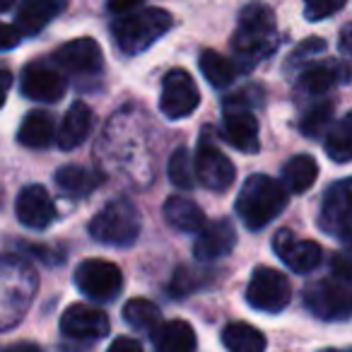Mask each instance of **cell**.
<instances>
[{"label": "cell", "instance_id": "836d02e7", "mask_svg": "<svg viewBox=\"0 0 352 352\" xmlns=\"http://www.w3.org/2000/svg\"><path fill=\"white\" fill-rule=\"evenodd\" d=\"M331 265H333V273H336V280L352 283V254H336Z\"/></svg>", "mask_w": 352, "mask_h": 352}, {"label": "cell", "instance_id": "4dcf8cb0", "mask_svg": "<svg viewBox=\"0 0 352 352\" xmlns=\"http://www.w3.org/2000/svg\"><path fill=\"white\" fill-rule=\"evenodd\" d=\"M333 116V102H318L316 107H311L299 121V131L307 138H318L328 131V123Z\"/></svg>", "mask_w": 352, "mask_h": 352}, {"label": "cell", "instance_id": "d6a6232c", "mask_svg": "<svg viewBox=\"0 0 352 352\" xmlns=\"http://www.w3.org/2000/svg\"><path fill=\"white\" fill-rule=\"evenodd\" d=\"M345 3L347 0H304V17L309 22H321L342 10Z\"/></svg>", "mask_w": 352, "mask_h": 352}, {"label": "cell", "instance_id": "6da1fadb", "mask_svg": "<svg viewBox=\"0 0 352 352\" xmlns=\"http://www.w3.org/2000/svg\"><path fill=\"white\" fill-rule=\"evenodd\" d=\"M275 49H278V27L273 10L263 3H249L239 12V25L232 39L236 60L244 68H251L258 60L268 58Z\"/></svg>", "mask_w": 352, "mask_h": 352}, {"label": "cell", "instance_id": "4fadbf2b", "mask_svg": "<svg viewBox=\"0 0 352 352\" xmlns=\"http://www.w3.org/2000/svg\"><path fill=\"white\" fill-rule=\"evenodd\" d=\"M54 63L58 65L60 70H65V73L94 75V73H99L102 65H104L102 46H99L94 39H89V36L73 39L56 51Z\"/></svg>", "mask_w": 352, "mask_h": 352}, {"label": "cell", "instance_id": "d4e9b609", "mask_svg": "<svg viewBox=\"0 0 352 352\" xmlns=\"http://www.w3.org/2000/svg\"><path fill=\"white\" fill-rule=\"evenodd\" d=\"M318 164L311 155H297L285 164L283 186L287 193H307L316 184Z\"/></svg>", "mask_w": 352, "mask_h": 352}, {"label": "cell", "instance_id": "e0dca14e", "mask_svg": "<svg viewBox=\"0 0 352 352\" xmlns=\"http://www.w3.org/2000/svg\"><path fill=\"white\" fill-rule=\"evenodd\" d=\"M236 244V232L230 220H212L206 222L193 246V254L198 261H217L232 254Z\"/></svg>", "mask_w": 352, "mask_h": 352}, {"label": "cell", "instance_id": "603a6c76", "mask_svg": "<svg viewBox=\"0 0 352 352\" xmlns=\"http://www.w3.org/2000/svg\"><path fill=\"white\" fill-rule=\"evenodd\" d=\"M164 220L179 232H201L206 227V212L198 203L184 196H171L164 201Z\"/></svg>", "mask_w": 352, "mask_h": 352}, {"label": "cell", "instance_id": "ab89813d", "mask_svg": "<svg viewBox=\"0 0 352 352\" xmlns=\"http://www.w3.org/2000/svg\"><path fill=\"white\" fill-rule=\"evenodd\" d=\"M3 352H44L36 342H15V345L6 347Z\"/></svg>", "mask_w": 352, "mask_h": 352}, {"label": "cell", "instance_id": "ffe728a7", "mask_svg": "<svg viewBox=\"0 0 352 352\" xmlns=\"http://www.w3.org/2000/svg\"><path fill=\"white\" fill-rule=\"evenodd\" d=\"M68 8V0H22L17 10V30L36 34Z\"/></svg>", "mask_w": 352, "mask_h": 352}, {"label": "cell", "instance_id": "e575fe53", "mask_svg": "<svg viewBox=\"0 0 352 352\" xmlns=\"http://www.w3.org/2000/svg\"><path fill=\"white\" fill-rule=\"evenodd\" d=\"M22 41V32L12 25H6V22H0V51H8V49H15L17 44Z\"/></svg>", "mask_w": 352, "mask_h": 352}, {"label": "cell", "instance_id": "f1b7e54d", "mask_svg": "<svg viewBox=\"0 0 352 352\" xmlns=\"http://www.w3.org/2000/svg\"><path fill=\"white\" fill-rule=\"evenodd\" d=\"M123 318L135 331H155L162 323L160 307L150 299H131L123 307Z\"/></svg>", "mask_w": 352, "mask_h": 352}, {"label": "cell", "instance_id": "7c38bea8", "mask_svg": "<svg viewBox=\"0 0 352 352\" xmlns=\"http://www.w3.org/2000/svg\"><path fill=\"white\" fill-rule=\"evenodd\" d=\"M60 331L70 340H99L109 333V316L89 304H70L60 316Z\"/></svg>", "mask_w": 352, "mask_h": 352}, {"label": "cell", "instance_id": "ba28073f", "mask_svg": "<svg viewBox=\"0 0 352 352\" xmlns=\"http://www.w3.org/2000/svg\"><path fill=\"white\" fill-rule=\"evenodd\" d=\"M201 104V92L198 85L186 70H169L162 82L160 109L169 121L191 116Z\"/></svg>", "mask_w": 352, "mask_h": 352}, {"label": "cell", "instance_id": "8992f818", "mask_svg": "<svg viewBox=\"0 0 352 352\" xmlns=\"http://www.w3.org/2000/svg\"><path fill=\"white\" fill-rule=\"evenodd\" d=\"M75 285L85 297L94 302H111L123 287L121 268L111 261L87 258L75 268Z\"/></svg>", "mask_w": 352, "mask_h": 352}, {"label": "cell", "instance_id": "52a82bcc", "mask_svg": "<svg viewBox=\"0 0 352 352\" xmlns=\"http://www.w3.org/2000/svg\"><path fill=\"white\" fill-rule=\"evenodd\" d=\"M292 299V285L280 270L275 268H256L246 287V302L254 309L265 314H278Z\"/></svg>", "mask_w": 352, "mask_h": 352}, {"label": "cell", "instance_id": "ac0fdd59", "mask_svg": "<svg viewBox=\"0 0 352 352\" xmlns=\"http://www.w3.org/2000/svg\"><path fill=\"white\" fill-rule=\"evenodd\" d=\"M347 70L338 60H323V63H311L299 73L297 80V92L304 97H318V94L328 92L333 85L342 82Z\"/></svg>", "mask_w": 352, "mask_h": 352}, {"label": "cell", "instance_id": "7402d4cb", "mask_svg": "<svg viewBox=\"0 0 352 352\" xmlns=\"http://www.w3.org/2000/svg\"><path fill=\"white\" fill-rule=\"evenodd\" d=\"M157 352H196V331L186 321H164L152 331Z\"/></svg>", "mask_w": 352, "mask_h": 352}, {"label": "cell", "instance_id": "9a60e30c", "mask_svg": "<svg viewBox=\"0 0 352 352\" xmlns=\"http://www.w3.org/2000/svg\"><path fill=\"white\" fill-rule=\"evenodd\" d=\"M17 220L30 230H46L56 220V206L51 193L39 184L25 186L17 196Z\"/></svg>", "mask_w": 352, "mask_h": 352}, {"label": "cell", "instance_id": "8d00e7d4", "mask_svg": "<svg viewBox=\"0 0 352 352\" xmlns=\"http://www.w3.org/2000/svg\"><path fill=\"white\" fill-rule=\"evenodd\" d=\"M107 352H145V350H142V345L135 340V338L121 336V338H116L111 345H109Z\"/></svg>", "mask_w": 352, "mask_h": 352}, {"label": "cell", "instance_id": "7a4b0ae2", "mask_svg": "<svg viewBox=\"0 0 352 352\" xmlns=\"http://www.w3.org/2000/svg\"><path fill=\"white\" fill-rule=\"evenodd\" d=\"M287 206V191L265 174H251L236 196L234 210L249 230H263Z\"/></svg>", "mask_w": 352, "mask_h": 352}, {"label": "cell", "instance_id": "f35d334b", "mask_svg": "<svg viewBox=\"0 0 352 352\" xmlns=\"http://www.w3.org/2000/svg\"><path fill=\"white\" fill-rule=\"evenodd\" d=\"M340 51L347 58H352V25H347L345 30L340 32Z\"/></svg>", "mask_w": 352, "mask_h": 352}, {"label": "cell", "instance_id": "d6986e66", "mask_svg": "<svg viewBox=\"0 0 352 352\" xmlns=\"http://www.w3.org/2000/svg\"><path fill=\"white\" fill-rule=\"evenodd\" d=\"M89 131H92V109L85 102H75L65 111L60 128L56 131V142L60 150H75L87 140Z\"/></svg>", "mask_w": 352, "mask_h": 352}, {"label": "cell", "instance_id": "7bdbcfd3", "mask_svg": "<svg viewBox=\"0 0 352 352\" xmlns=\"http://www.w3.org/2000/svg\"><path fill=\"white\" fill-rule=\"evenodd\" d=\"M321 352H350V350H336V347H326V350H321Z\"/></svg>", "mask_w": 352, "mask_h": 352}, {"label": "cell", "instance_id": "44dd1931", "mask_svg": "<svg viewBox=\"0 0 352 352\" xmlns=\"http://www.w3.org/2000/svg\"><path fill=\"white\" fill-rule=\"evenodd\" d=\"M54 179H56L58 191L63 193L65 198H73V201H82V198L92 196L99 184H102V176H99L97 171L87 169V166H80V164L60 166Z\"/></svg>", "mask_w": 352, "mask_h": 352}, {"label": "cell", "instance_id": "83f0119b", "mask_svg": "<svg viewBox=\"0 0 352 352\" xmlns=\"http://www.w3.org/2000/svg\"><path fill=\"white\" fill-rule=\"evenodd\" d=\"M198 65H201V73L206 75V80L217 89H225L234 82L236 78V68L230 58L220 56L217 51L212 49H206L198 58Z\"/></svg>", "mask_w": 352, "mask_h": 352}, {"label": "cell", "instance_id": "5b68a950", "mask_svg": "<svg viewBox=\"0 0 352 352\" xmlns=\"http://www.w3.org/2000/svg\"><path fill=\"white\" fill-rule=\"evenodd\" d=\"M304 307L321 321L352 318V289L340 280H318L304 289Z\"/></svg>", "mask_w": 352, "mask_h": 352}, {"label": "cell", "instance_id": "2e32d148", "mask_svg": "<svg viewBox=\"0 0 352 352\" xmlns=\"http://www.w3.org/2000/svg\"><path fill=\"white\" fill-rule=\"evenodd\" d=\"M222 138L246 155H254L261 150L258 121L249 109H227L225 121H222Z\"/></svg>", "mask_w": 352, "mask_h": 352}, {"label": "cell", "instance_id": "74e56055", "mask_svg": "<svg viewBox=\"0 0 352 352\" xmlns=\"http://www.w3.org/2000/svg\"><path fill=\"white\" fill-rule=\"evenodd\" d=\"M10 85H12V73L0 65V107L6 104V97H8V89H10Z\"/></svg>", "mask_w": 352, "mask_h": 352}, {"label": "cell", "instance_id": "60d3db41", "mask_svg": "<svg viewBox=\"0 0 352 352\" xmlns=\"http://www.w3.org/2000/svg\"><path fill=\"white\" fill-rule=\"evenodd\" d=\"M340 241H342V244L347 246V249H350V254H352V227H350V230L345 232V234L340 236Z\"/></svg>", "mask_w": 352, "mask_h": 352}, {"label": "cell", "instance_id": "30bf717a", "mask_svg": "<svg viewBox=\"0 0 352 352\" xmlns=\"http://www.w3.org/2000/svg\"><path fill=\"white\" fill-rule=\"evenodd\" d=\"M318 225L323 232L340 239L352 227V179H342L328 186L321 203V217Z\"/></svg>", "mask_w": 352, "mask_h": 352}, {"label": "cell", "instance_id": "f546056e", "mask_svg": "<svg viewBox=\"0 0 352 352\" xmlns=\"http://www.w3.org/2000/svg\"><path fill=\"white\" fill-rule=\"evenodd\" d=\"M169 182L174 184L176 188H182V191H191L196 186V166L191 162V155H188L186 147H179L174 150L169 160Z\"/></svg>", "mask_w": 352, "mask_h": 352}, {"label": "cell", "instance_id": "4316f807", "mask_svg": "<svg viewBox=\"0 0 352 352\" xmlns=\"http://www.w3.org/2000/svg\"><path fill=\"white\" fill-rule=\"evenodd\" d=\"M326 155L338 164L352 162V111H347L331 131L326 133Z\"/></svg>", "mask_w": 352, "mask_h": 352}, {"label": "cell", "instance_id": "d590c367", "mask_svg": "<svg viewBox=\"0 0 352 352\" xmlns=\"http://www.w3.org/2000/svg\"><path fill=\"white\" fill-rule=\"evenodd\" d=\"M145 0H109V12L118 17H126L131 12H135Z\"/></svg>", "mask_w": 352, "mask_h": 352}, {"label": "cell", "instance_id": "3957f363", "mask_svg": "<svg viewBox=\"0 0 352 352\" xmlns=\"http://www.w3.org/2000/svg\"><path fill=\"white\" fill-rule=\"evenodd\" d=\"M171 27H174V20L169 12L160 10V8H147V10L118 17L111 25V34L123 54L135 56L147 51L155 41H160Z\"/></svg>", "mask_w": 352, "mask_h": 352}, {"label": "cell", "instance_id": "484cf974", "mask_svg": "<svg viewBox=\"0 0 352 352\" xmlns=\"http://www.w3.org/2000/svg\"><path fill=\"white\" fill-rule=\"evenodd\" d=\"M222 345L227 352H265V336L251 323L234 321L222 331Z\"/></svg>", "mask_w": 352, "mask_h": 352}, {"label": "cell", "instance_id": "cb8c5ba5", "mask_svg": "<svg viewBox=\"0 0 352 352\" xmlns=\"http://www.w3.org/2000/svg\"><path fill=\"white\" fill-rule=\"evenodd\" d=\"M17 140H20V145L32 147V150L49 147L56 140V123L51 118V113L46 111L27 113L25 121L20 123V131H17Z\"/></svg>", "mask_w": 352, "mask_h": 352}, {"label": "cell", "instance_id": "b9f144b4", "mask_svg": "<svg viewBox=\"0 0 352 352\" xmlns=\"http://www.w3.org/2000/svg\"><path fill=\"white\" fill-rule=\"evenodd\" d=\"M12 6H15V0H0V12L10 10Z\"/></svg>", "mask_w": 352, "mask_h": 352}, {"label": "cell", "instance_id": "9c48e42d", "mask_svg": "<svg viewBox=\"0 0 352 352\" xmlns=\"http://www.w3.org/2000/svg\"><path fill=\"white\" fill-rule=\"evenodd\" d=\"M196 179L210 191H227L234 184V164L220 147L212 145L210 138L198 140V155H196Z\"/></svg>", "mask_w": 352, "mask_h": 352}, {"label": "cell", "instance_id": "277c9868", "mask_svg": "<svg viewBox=\"0 0 352 352\" xmlns=\"http://www.w3.org/2000/svg\"><path fill=\"white\" fill-rule=\"evenodd\" d=\"M140 212L126 198H118V201L104 206V210H99L89 222L92 239L109 246H133L140 236Z\"/></svg>", "mask_w": 352, "mask_h": 352}, {"label": "cell", "instance_id": "5bb4252c", "mask_svg": "<svg viewBox=\"0 0 352 352\" xmlns=\"http://www.w3.org/2000/svg\"><path fill=\"white\" fill-rule=\"evenodd\" d=\"M273 249L280 256V261L294 273H311L323 258V251L316 241L297 239L289 230H280L273 236Z\"/></svg>", "mask_w": 352, "mask_h": 352}, {"label": "cell", "instance_id": "8fae6325", "mask_svg": "<svg viewBox=\"0 0 352 352\" xmlns=\"http://www.w3.org/2000/svg\"><path fill=\"white\" fill-rule=\"evenodd\" d=\"M22 94L34 102L54 104L65 94V78L56 65L46 60H34L22 70Z\"/></svg>", "mask_w": 352, "mask_h": 352}, {"label": "cell", "instance_id": "1f68e13d", "mask_svg": "<svg viewBox=\"0 0 352 352\" xmlns=\"http://www.w3.org/2000/svg\"><path fill=\"white\" fill-rule=\"evenodd\" d=\"M328 49V44L318 36H311V39H304L297 49L289 54L287 63H285V73H294V70H304L307 65H311V60L316 56H321L323 51Z\"/></svg>", "mask_w": 352, "mask_h": 352}]
</instances>
